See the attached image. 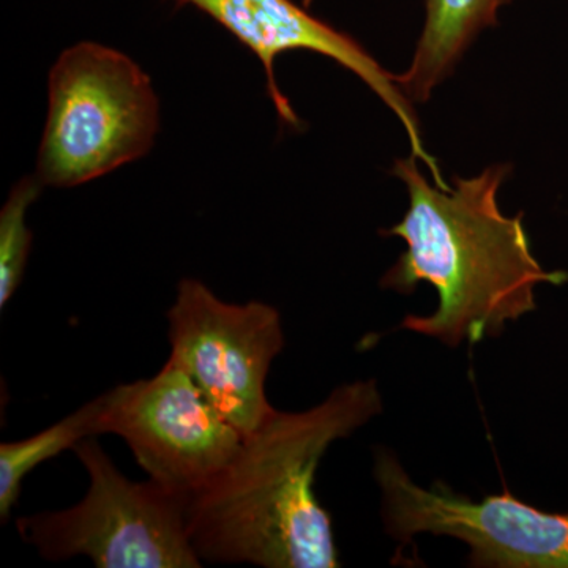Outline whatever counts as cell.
Listing matches in <instances>:
<instances>
[{
    "label": "cell",
    "instance_id": "cell-1",
    "mask_svg": "<svg viewBox=\"0 0 568 568\" xmlns=\"http://www.w3.org/2000/svg\"><path fill=\"white\" fill-rule=\"evenodd\" d=\"M511 168L495 164L474 178L432 185L416 156L396 159L390 173L407 186L409 207L387 230L406 252L381 286L409 295L428 283L437 293L432 315H407L402 328L448 347L503 335L511 321L536 310L538 284H564L566 272H548L530 248L523 213L504 215L497 193Z\"/></svg>",
    "mask_w": 568,
    "mask_h": 568
},
{
    "label": "cell",
    "instance_id": "cell-2",
    "mask_svg": "<svg viewBox=\"0 0 568 568\" xmlns=\"http://www.w3.org/2000/svg\"><path fill=\"white\" fill-rule=\"evenodd\" d=\"M381 413L375 379L343 384L301 413L275 409L190 497V537L200 559L264 568L339 567L331 515L315 495L317 466L336 440Z\"/></svg>",
    "mask_w": 568,
    "mask_h": 568
},
{
    "label": "cell",
    "instance_id": "cell-3",
    "mask_svg": "<svg viewBox=\"0 0 568 568\" xmlns=\"http://www.w3.org/2000/svg\"><path fill=\"white\" fill-rule=\"evenodd\" d=\"M48 104L36 174L43 186L84 185L136 162L160 129L149 74L129 55L93 41L59 55Z\"/></svg>",
    "mask_w": 568,
    "mask_h": 568
},
{
    "label": "cell",
    "instance_id": "cell-4",
    "mask_svg": "<svg viewBox=\"0 0 568 568\" xmlns=\"http://www.w3.org/2000/svg\"><path fill=\"white\" fill-rule=\"evenodd\" d=\"M89 476L80 503L17 521L22 540L41 558L85 556L99 568H200L189 526V493L159 481H132L115 467L97 437L73 448Z\"/></svg>",
    "mask_w": 568,
    "mask_h": 568
},
{
    "label": "cell",
    "instance_id": "cell-5",
    "mask_svg": "<svg viewBox=\"0 0 568 568\" xmlns=\"http://www.w3.org/2000/svg\"><path fill=\"white\" fill-rule=\"evenodd\" d=\"M384 528L409 544L420 534L452 537L469 547L473 567L568 568V514H548L506 491L481 500L446 485L422 487L387 448L375 454Z\"/></svg>",
    "mask_w": 568,
    "mask_h": 568
},
{
    "label": "cell",
    "instance_id": "cell-6",
    "mask_svg": "<svg viewBox=\"0 0 568 568\" xmlns=\"http://www.w3.org/2000/svg\"><path fill=\"white\" fill-rule=\"evenodd\" d=\"M166 316V364L192 377L242 436L253 435L275 410L265 381L284 349L278 310L257 301L230 304L200 280L185 278Z\"/></svg>",
    "mask_w": 568,
    "mask_h": 568
},
{
    "label": "cell",
    "instance_id": "cell-7",
    "mask_svg": "<svg viewBox=\"0 0 568 568\" xmlns=\"http://www.w3.org/2000/svg\"><path fill=\"white\" fill-rule=\"evenodd\" d=\"M99 436L125 440L149 478L175 491H200L241 447L192 377L164 364L155 376L100 395Z\"/></svg>",
    "mask_w": 568,
    "mask_h": 568
},
{
    "label": "cell",
    "instance_id": "cell-8",
    "mask_svg": "<svg viewBox=\"0 0 568 568\" xmlns=\"http://www.w3.org/2000/svg\"><path fill=\"white\" fill-rule=\"evenodd\" d=\"M178 7H193L226 29L239 43L260 59L265 71L267 93L280 121L301 129L290 100L276 84L275 62L286 52L312 51L339 63L365 82L394 112L409 138L413 155L420 160L437 186L446 189L439 163L425 149L413 102L396 84L395 77L383 69L349 33L338 31L305 6L294 0H171Z\"/></svg>",
    "mask_w": 568,
    "mask_h": 568
},
{
    "label": "cell",
    "instance_id": "cell-9",
    "mask_svg": "<svg viewBox=\"0 0 568 568\" xmlns=\"http://www.w3.org/2000/svg\"><path fill=\"white\" fill-rule=\"evenodd\" d=\"M511 0H425V22L413 61L396 84L413 103H426L437 85L485 29L499 24V11Z\"/></svg>",
    "mask_w": 568,
    "mask_h": 568
},
{
    "label": "cell",
    "instance_id": "cell-10",
    "mask_svg": "<svg viewBox=\"0 0 568 568\" xmlns=\"http://www.w3.org/2000/svg\"><path fill=\"white\" fill-rule=\"evenodd\" d=\"M100 396L80 409L26 439L0 444V518L9 521L20 499L22 481L41 463L50 462L67 450H73L81 440L99 436L97 418Z\"/></svg>",
    "mask_w": 568,
    "mask_h": 568
},
{
    "label": "cell",
    "instance_id": "cell-11",
    "mask_svg": "<svg viewBox=\"0 0 568 568\" xmlns=\"http://www.w3.org/2000/svg\"><path fill=\"white\" fill-rule=\"evenodd\" d=\"M43 189L36 175L13 186L0 212V308H6L24 276L32 250V231L26 216Z\"/></svg>",
    "mask_w": 568,
    "mask_h": 568
},
{
    "label": "cell",
    "instance_id": "cell-12",
    "mask_svg": "<svg viewBox=\"0 0 568 568\" xmlns=\"http://www.w3.org/2000/svg\"><path fill=\"white\" fill-rule=\"evenodd\" d=\"M315 2V0H302V6H305L306 9H308L312 3Z\"/></svg>",
    "mask_w": 568,
    "mask_h": 568
}]
</instances>
